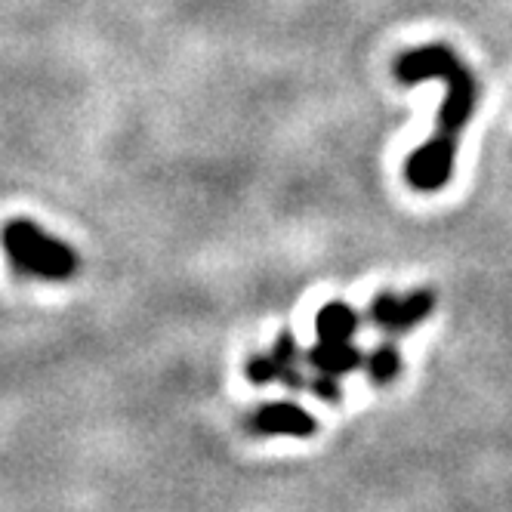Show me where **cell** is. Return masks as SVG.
<instances>
[{"label":"cell","mask_w":512,"mask_h":512,"mask_svg":"<svg viewBox=\"0 0 512 512\" xmlns=\"http://www.w3.org/2000/svg\"><path fill=\"white\" fill-rule=\"evenodd\" d=\"M395 78L401 84H423V81H445L448 96L435 121V133L405 164V179L417 192H438L448 186L457 161V142L475 112V78L466 62L445 44H426L398 56Z\"/></svg>","instance_id":"obj_1"},{"label":"cell","mask_w":512,"mask_h":512,"mask_svg":"<svg viewBox=\"0 0 512 512\" xmlns=\"http://www.w3.org/2000/svg\"><path fill=\"white\" fill-rule=\"evenodd\" d=\"M4 250L16 272L41 281H68L78 272V253L65 241L47 235L31 219H13L4 229Z\"/></svg>","instance_id":"obj_2"},{"label":"cell","mask_w":512,"mask_h":512,"mask_svg":"<svg viewBox=\"0 0 512 512\" xmlns=\"http://www.w3.org/2000/svg\"><path fill=\"white\" fill-rule=\"evenodd\" d=\"M435 309V294L429 287H420L408 297H395L392 290H383V294L374 297L371 303V321L380 327L389 337H401L414 331L417 324H423Z\"/></svg>","instance_id":"obj_3"},{"label":"cell","mask_w":512,"mask_h":512,"mask_svg":"<svg viewBox=\"0 0 512 512\" xmlns=\"http://www.w3.org/2000/svg\"><path fill=\"white\" fill-rule=\"evenodd\" d=\"M247 429L256 435H290V438H309L318 432L315 417L294 405V401H272V405L256 408L247 417Z\"/></svg>","instance_id":"obj_4"},{"label":"cell","mask_w":512,"mask_h":512,"mask_svg":"<svg viewBox=\"0 0 512 512\" xmlns=\"http://www.w3.org/2000/svg\"><path fill=\"white\" fill-rule=\"evenodd\" d=\"M306 361L315 368V374H327V377H346L352 371L361 368L364 361V352L358 346H352L349 340L346 343H318L309 349Z\"/></svg>","instance_id":"obj_5"},{"label":"cell","mask_w":512,"mask_h":512,"mask_svg":"<svg viewBox=\"0 0 512 512\" xmlns=\"http://www.w3.org/2000/svg\"><path fill=\"white\" fill-rule=\"evenodd\" d=\"M358 324H361V318L349 303H327L315 315V334L324 343H346L355 337Z\"/></svg>","instance_id":"obj_6"},{"label":"cell","mask_w":512,"mask_h":512,"mask_svg":"<svg viewBox=\"0 0 512 512\" xmlns=\"http://www.w3.org/2000/svg\"><path fill=\"white\" fill-rule=\"evenodd\" d=\"M272 361L278 368V383H284L287 389H303L306 386V380L300 374V349H297V340L290 331L278 334L275 349H272Z\"/></svg>","instance_id":"obj_7"},{"label":"cell","mask_w":512,"mask_h":512,"mask_svg":"<svg viewBox=\"0 0 512 512\" xmlns=\"http://www.w3.org/2000/svg\"><path fill=\"white\" fill-rule=\"evenodd\" d=\"M364 364H368V374L377 386H386L398 377L401 371V355L395 349V343H380L368 358H364Z\"/></svg>","instance_id":"obj_8"},{"label":"cell","mask_w":512,"mask_h":512,"mask_svg":"<svg viewBox=\"0 0 512 512\" xmlns=\"http://www.w3.org/2000/svg\"><path fill=\"white\" fill-rule=\"evenodd\" d=\"M247 380L256 383V386H269V383H278V368L272 355H253L247 361Z\"/></svg>","instance_id":"obj_9"},{"label":"cell","mask_w":512,"mask_h":512,"mask_svg":"<svg viewBox=\"0 0 512 512\" xmlns=\"http://www.w3.org/2000/svg\"><path fill=\"white\" fill-rule=\"evenodd\" d=\"M309 389L321 398V401H331V405H337V401L343 398V386H340V377H327V374H318Z\"/></svg>","instance_id":"obj_10"}]
</instances>
